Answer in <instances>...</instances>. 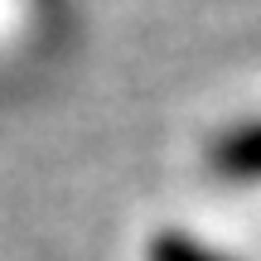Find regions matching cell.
Masks as SVG:
<instances>
[{
    "mask_svg": "<svg viewBox=\"0 0 261 261\" xmlns=\"http://www.w3.org/2000/svg\"><path fill=\"white\" fill-rule=\"evenodd\" d=\"M218 165L232 169V174H261V126L232 136V140L223 145V155H218Z\"/></svg>",
    "mask_w": 261,
    "mask_h": 261,
    "instance_id": "1",
    "label": "cell"
},
{
    "mask_svg": "<svg viewBox=\"0 0 261 261\" xmlns=\"http://www.w3.org/2000/svg\"><path fill=\"white\" fill-rule=\"evenodd\" d=\"M150 261H223V256H213L208 247L189 242V237H160L155 252H150Z\"/></svg>",
    "mask_w": 261,
    "mask_h": 261,
    "instance_id": "2",
    "label": "cell"
}]
</instances>
